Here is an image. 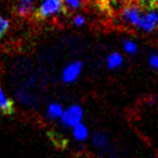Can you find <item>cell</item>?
Instances as JSON below:
<instances>
[{
    "label": "cell",
    "mask_w": 158,
    "mask_h": 158,
    "mask_svg": "<svg viewBox=\"0 0 158 158\" xmlns=\"http://www.w3.org/2000/svg\"><path fill=\"white\" fill-rule=\"evenodd\" d=\"M84 115L85 112L83 107L79 104H74V105L65 108L60 120L64 127L73 128V127L83 122Z\"/></svg>",
    "instance_id": "6da1fadb"
},
{
    "label": "cell",
    "mask_w": 158,
    "mask_h": 158,
    "mask_svg": "<svg viewBox=\"0 0 158 158\" xmlns=\"http://www.w3.org/2000/svg\"><path fill=\"white\" fill-rule=\"evenodd\" d=\"M84 64L81 60H74L63 69L60 75V80L64 84H73L78 81L83 72Z\"/></svg>",
    "instance_id": "7a4b0ae2"
},
{
    "label": "cell",
    "mask_w": 158,
    "mask_h": 158,
    "mask_svg": "<svg viewBox=\"0 0 158 158\" xmlns=\"http://www.w3.org/2000/svg\"><path fill=\"white\" fill-rule=\"evenodd\" d=\"M63 9L64 4L61 0H44L40 8L36 10L35 16L37 18L44 19L61 12Z\"/></svg>",
    "instance_id": "3957f363"
},
{
    "label": "cell",
    "mask_w": 158,
    "mask_h": 158,
    "mask_svg": "<svg viewBox=\"0 0 158 158\" xmlns=\"http://www.w3.org/2000/svg\"><path fill=\"white\" fill-rule=\"evenodd\" d=\"M145 32H151L158 26V13L154 9L148 10L144 15L140 16L138 25Z\"/></svg>",
    "instance_id": "277c9868"
},
{
    "label": "cell",
    "mask_w": 158,
    "mask_h": 158,
    "mask_svg": "<svg viewBox=\"0 0 158 158\" xmlns=\"http://www.w3.org/2000/svg\"><path fill=\"white\" fill-rule=\"evenodd\" d=\"M123 19L132 25H138L140 19V8L136 5L126 6L122 12Z\"/></svg>",
    "instance_id": "5b68a950"
},
{
    "label": "cell",
    "mask_w": 158,
    "mask_h": 158,
    "mask_svg": "<svg viewBox=\"0 0 158 158\" xmlns=\"http://www.w3.org/2000/svg\"><path fill=\"white\" fill-rule=\"evenodd\" d=\"M64 107L57 102L49 103L45 110V117L51 121L60 120L64 113Z\"/></svg>",
    "instance_id": "8992f818"
},
{
    "label": "cell",
    "mask_w": 158,
    "mask_h": 158,
    "mask_svg": "<svg viewBox=\"0 0 158 158\" xmlns=\"http://www.w3.org/2000/svg\"><path fill=\"white\" fill-rule=\"evenodd\" d=\"M92 143L100 151H106L109 146V138L107 134L98 131V132H95L92 137Z\"/></svg>",
    "instance_id": "52a82bcc"
},
{
    "label": "cell",
    "mask_w": 158,
    "mask_h": 158,
    "mask_svg": "<svg viewBox=\"0 0 158 158\" xmlns=\"http://www.w3.org/2000/svg\"><path fill=\"white\" fill-rule=\"evenodd\" d=\"M123 63H124V59L121 53L117 52H111L106 59V67L111 71L118 70L123 65Z\"/></svg>",
    "instance_id": "ba28073f"
},
{
    "label": "cell",
    "mask_w": 158,
    "mask_h": 158,
    "mask_svg": "<svg viewBox=\"0 0 158 158\" xmlns=\"http://www.w3.org/2000/svg\"><path fill=\"white\" fill-rule=\"evenodd\" d=\"M0 112L4 115H11L14 112L13 103L3 92L1 86H0Z\"/></svg>",
    "instance_id": "9c48e42d"
},
{
    "label": "cell",
    "mask_w": 158,
    "mask_h": 158,
    "mask_svg": "<svg viewBox=\"0 0 158 158\" xmlns=\"http://www.w3.org/2000/svg\"><path fill=\"white\" fill-rule=\"evenodd\" d=\"M72 133L74 139L78 142H84L89 138V128L86 124L80 123L72 128Z\"/></svg>",
    "instance_id": "30bf717a"
},
{
    "label": "cell",
    "mask_w": 158,
    "mask_h": 158,
    "mask_svg": "<svg viewBox=\"0 0 158 158\" xmlns=\"http://www.w3.org/2000/svg\"><path fill=\"white\" fill-rule=\"evenodd\" d=\"M15 98L17 99L18 102H20L22 105H32L34 103L33 97L30 93H28L26 90H22V89H18L15 91Z\"/></svg>",
    "instance_id": "8fae6325"
},
{
    "label": "cell",
    "mask_w": 158,
    "mask_h": 158,
    "mask_svg": "<svg viewBox=\"0 0 158 158\" xmlns=\"http://www.w3.org/2000/svg\"><path fill=\"white\" fill-rule=\"evenodd\" d=\"M123 49L128 55H136L138 52V45L133 40H125L123 41Z\"/></svg>",
    "instance_id": "7c38bea8"
},
{
    "label": "cell",
    "mask_w": 158,
    "mask_h": 158,
    "mask_svg": "<svg viewBox=\"0 0 158 158\" xmlns=\"http://www.w3.org/2000/svg\"><path fill=\"white\" fill-rule=\"evenodd\" d=\"M17 13L20 16H26V15L30 14V12L33 9V4H29V3H24V2H18L17 4Z\"/></svg>",
    "instance_id": "4fadbf2b"
},
{
    "label": "cell",
    "mask_w": 158,
    "mask_h": 158,
    "mask_svg": "<svg viewBox=\"0 0 158 158\" xmlns=\"http://www.w3.org/2000/svg\"><path fill=\"white\" fill-rule=\"evenodd\" d=\"M9 25H10V23H9L8 19L0 16V38L4 35L5 32L7 31V30H8Z\"/></svg>",
    "instance_id": "5bb4252c"
},
{
    "label": "cell",
    "mask_w": 158,
    "mask_h": 158,
    "mask_svg": "<svg viewBox=\"0 0 158 158\" xmlns=\"http://www.w3.org/2000/svg\"><path fill=\"white\" fill-rule=\"evenodd\" d=\"M148 64L154 71L158 72V55L157 53H152L148 59Z\"/></svg>",
    "instance_id": "9a60e30c"
},
{
    "label": "cell",
    "mask_w": 158,
    "mask_h": 158,
    "mask_svg": "<svg viewBox=\"0 0 158 158\" xmlns=\"http://www.w3.org/2000/svg\"><path fill=\"white\" fill-rule=\"evenodd\" d=\"M85 17L82 16V15H77V16L74 18V23L77 26H82L83 24H85Z\"/></svg>",
    "instance_id": "2e32d148"
},
{
    "label": "cell",
    "mask_w": 158,
    "mask_h": 158,
    "mask_svg": "<svg viewBox=\"0 0 158 158\" xmlns=\"http://www.w3.org/2000/svg\"><path fill=\"white\" fill-rule=\"evenodd\" d=\"M72 8H78L80 6V0H65Z\"/></svg>",
    "instance_id": "e0dca14e"
},
{
    "label": "cell",
    "mask_w": 158,
    "mask_h": 158,
    "mask_svg": "<svg viewBox=\"0 0 158 158\" xmlns=\"http://www.w3.org/2000/svg\"><path fill=\"white\" fill-rule=\"evenodd\" d=\"M20 2H24V3H29V4H32V3L35 1V0H19Z\"/></svg>",
    "instance_id": "ac0fdd59"
}]
</instances>
